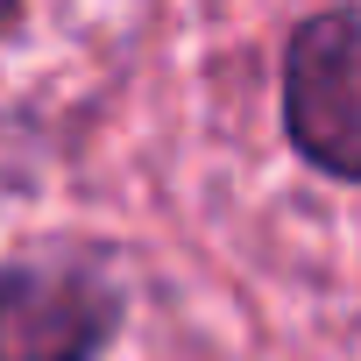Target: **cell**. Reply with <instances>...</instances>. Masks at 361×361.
<instances>
[{
    "label": "cell",
    "mask_w": 361,
    "mask_h": 361,
    "mask_svg": "<svg viewBox=\"0 0 361 361\" xmlns=\"http://www.w3.org/2000/svg\"><path fill=\"white\" fill-rule=\"evenodd\" d=\"M283 121H290V142L319 170L361 177V8L312 15L290 36Z\"/></svg>",
    "instance_id": "cell-1"
},
{
    "label": "cell",
    "mask_w": 361,
    "mask_h": 361,
    "mask_svg": "<svg viewBox=\"0 0 361 361\" xmlns=\"http://www.w3.org/2000/svg\"><path fill=\"white\" fill-rule=\"evenodd\" d=\"M114 326V283L71 262L0 276V361H92Z\"/></svg>",
    "instance_id": "cell-2"
},
{
    "label": "cell",
    "mask_w": 361,
    "mask_h": 361,
    "mask_svg": "<svg viewBox=\"0 0 361 361\" xmlns=\"http://www.w3.org/2000/svg\"><path fill=\"white\" fill-rule=\"evenodd\" d=\"M8 8H15V0H0V22H8Z\"/></svg>",
    "instance_id": "cell-3"
}]
</instances>
